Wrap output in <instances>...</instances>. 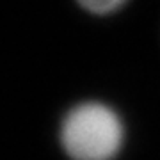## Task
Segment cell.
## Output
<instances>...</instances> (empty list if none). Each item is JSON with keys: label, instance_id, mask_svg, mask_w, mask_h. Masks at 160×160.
<instances>
[{"label": "cell", "instance_id": "obj_1", "mask_svg": "<svg viewBox=\"0 0 160 160\" xmlns=\"http://www.w3.org/2000/svg\"><path fill=\"white\" fill-rule=\"evenodd\" d=\"M123 141L125 126L119 114L102 102L75 105L61 125V144L71 160H112Z\"/></svg>", "mask_w": 160, "mask_h": 160}, {"label": "cell", "instance_id": "obj_2", "mask_svg": "<svg viewBox=\"0 0 160 160\" xmlns=\"http://www.w3.org/2000/svg\"><path fill=\"white\" fill-rule=\"evenodd\" d=\"M77 2L86 11L98 14V16H105V14H112L118 9H121L126 0H77Z\"/></svg>", "mask_w": 160, "mask_h": 160}]
</instances>
